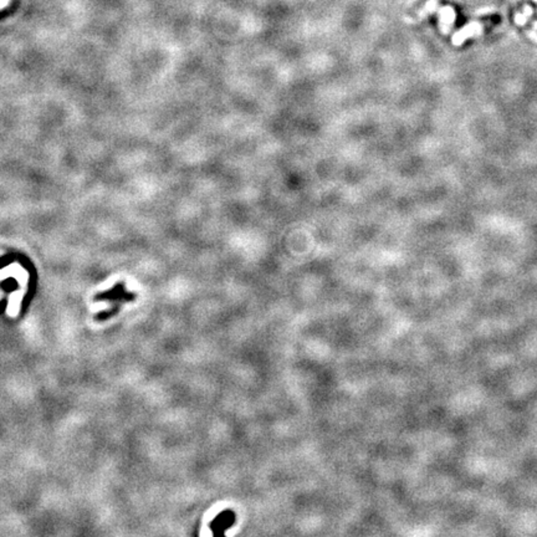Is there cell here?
Here are the masks:
<instances>
[{"mask_svg":"<svg viewBox=\"0 0 537 537\" xmlns=\"http://www.w3.org/2000/svg\"><path fill=\"white\" fill-rule=\"evenodd\" d=\"M2 296H3V291H0V297H2Z\"/></svg>","mask_w":537,"mask_h":537,"instance_id":"cell-1","label":"cell"}]
</instances>
